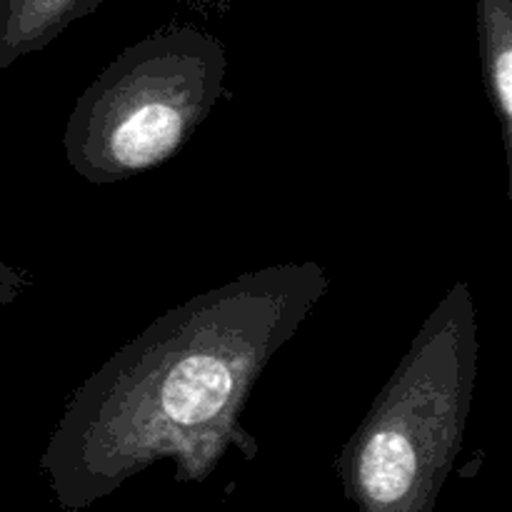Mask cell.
Instances as JSON below:
<instances>
[{"label":"cell","mask_w":512,"mask_h":512,"mask_svg":"<svg viewBox=\"0 0 512 512\" xmlns=\"http://www.w3.org/2000/svg\"><path fill=\"white\" fill-rule=\"evenodd\" d=\"M225 75L223 43L193 25H170L128 45L75 100L65 160L93 185L160 168L228 93Z\"/></svg>","instance_id":"cell-3"},{"label":"cell","mask_w":512,"mask_h":512,"mask_svg":"<svg viewBox=\"0 0 512 512\" xmlns=\"http://www.w3.org/2000/svg\"><path fill=\"white\" fill-rule=\"evenodd\" d=\"M480 70L500 130L512 198V0H475Z\"/></svg>","instance_id":"cell-4"},{"label":"cell","mask_w":512,"mask_h":512,"mask_svg":"<svg viewBox=\"0 0 512 512\" xmlns=\"http://www.w3.org/2000/svg\"><path fill=\"white\" fill-rule=\"evenodd\" d=\"M328 290L315 260L278 263L155 318L65 405L45 453L60 493L100 495L160 458L203 478L228 445L250 448L253 388Z\"/></svg>","instance_id":"cell-1"},{"label":"cell","mask_w":512,"mask_h":512,"mask_svg":"<svg viewBox=\"0 0 512 512\" xmlns=\"http://www.w3.org/2000/svg\"><path fill=\"white\" fill-rule=\"evenodd\" d=\"M103 0H0V73L23 55L48 48Z\"/></svg>","instance_id":"cell-5"},{"label":"cell","mask_w":512,"mask_h":512,"mask_svg":"<svg viewBox=\"0 0 512 512\" xmlns=\"http://www.w3.org/2000/svg\"><path fill=\"white\" fill-rule=\"evenodd\" d=\"M478 308L450 285L343 450L365 512H423L463 443L478 380Z\"/></svg>","instance_id":"cell-2"},{"label":"cell","mask_w":512,"mask_h":512,"mask_svg":"<svg viewBox=\"0 0 512 512\" xmlns=\"http://www.w3.org/2000/svg\"><path fill=\"white\" fill-rule=\"evenodd\" d=\"M30 285H33V275L28 270L0 263V308L23 298Z\"/></svg>","instance_id":"cell-6"},{"label":"cell","mask_w":512,"mask_h":512,"mask_svg":"<svg viewBox=\"0 0 512 512\" xmlns=\"http://www.w3.org/2000/svg\"><path fill=\"white\" fill-rule=\"evenodd\" d=\"M193 3H198L200 8H210V10H225L228 8L230 0H193Z\"/></svg>","instance_id":"cell-7"}]
</instances>
